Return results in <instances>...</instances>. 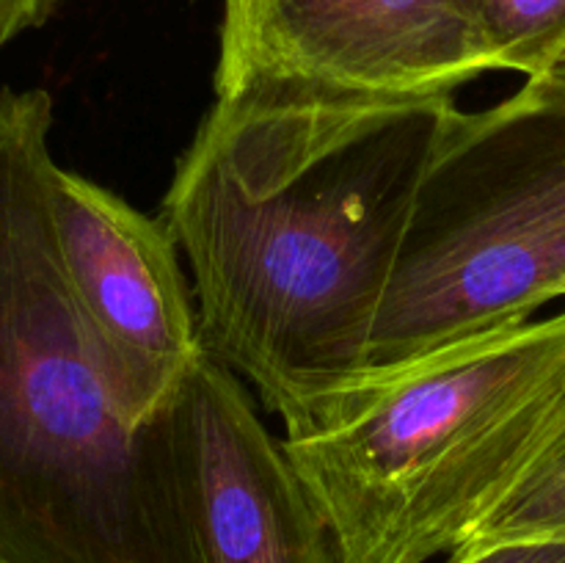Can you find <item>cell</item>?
<instances>
[{"label": "cell", "instance_id": "6da1fadb", "mask_svg": "<svg viewBox=\"0 0 565 563\" xmlns=\"http://www.w3.org/2000/svg\"><path fill=\"white\" fill-rule=\"evenodd\" d=\"M456 99L268 105L215 97L160 219L188 259L199 334L287 436L367 375L417 191Z\"/></svg>", "mask_w": 565, "mask_h": 563}, {"label": "cell", "instance_id": "7a4b0ae2", "mask_svg": "<svg viewBox=\"0 0 565 563\" xmlns=\"http://www.w3.org/2000/svg\"><path fill=\"white\" fill-rule=\"evenodd\" d=\"M53 97L0 86V563H204L185 390L116 401L53 221Z\"/></svg>", "mask_w": 565, "mask_h": 563}, {"label": "cell", "instance_id": "3957f363", "mask_svg": "<svg viewBox=\"0 0 565 563\" xmlns=\"http://www.w3.org/2000/svg\"><path fill=\"white\" fill-rule=\"evenodd\" d=\"M565 397V312L370 373L285 453L340 563H428L472 535Z\"/></svg>", "mask_w": 565, "mask_h": 563}, {"label": "cell", "instance_id": "277c9868", "mask_svg": "<svg viewBox=\"0 0 565 563\" xmlns=\"http://www.w3.org/2000/svg\"><path fill=\"white\" fill-rule=\"evenodd\" d=\"M565 296V88L452 110L417 191L370 373L527 323Z\"/></svg>", "mask_w": 565, "mask_h": 563}, {"label": "cell", "instance_id": "5b68a950", "mask_svg": "<svg viewBox=\"0 0 565 563\" xmlns=\"http://www.w3.org/2000/svg\"><path fill=\"white\" fill-rule=\"evenodd\" d=\"M483 72L458 0H224L215 97L425 103Z\"/></svg>", "mask_w": 565, "mask_h": 563}, {"label": "cell", "instance_id": "8992f818", "mask_svg": "<svg viewBox=\"0 0 565 563\" xmlns=\"http://www.w3.org/2000/svg\"><path fill=\"white\" fill-rule=\"evenodd\" d=\"M53 221L70 287L127 417L149 425L202 362L199 312L163 219L55 166Z\"/></svg>", "mask_w": 565, "mask_h": 563}, {"label": "cell", "instance_id": "52a82bcc", "mask_svg": "<svg viewBox=\"0 0 565 563\" xmlns=\"http://www.w3.org/2000/svg\"><path fill=\"white\" fill-rule=\"evenodd\" d=\"M185 408L204 563H340L323 513L241 375L204 353Z\"/></svg>", "mask_w": 565, "mask_h": 563}, {"label": "cell", "instance_id": "ba28073f", "mask_svg": "<svg viewBox=\"0 0 565 563\" xmlns=\"http://www.w3.org/2000/svg\"><path fill=\"white\" fill-rule=\"evenodd\" d=\"M469 42L486 72L539 77L565 50V0H458Z\"/></svg>", "mask_w": 565, "mask_h": 563}, {"label": "cell", "instance_id": "9c48e42d", "mask_svg": "<svg viewBox=\"0 0 565 563\" xmlns=\"http://www.w3.org/2000/svg\"><path fill=\"white\" fill-rule=\"evenodd\" d=\"M565 539V461L527 464L463 544Z\"/></svg>", "mask_w": 565, "mask_h": 563}, {"label": "cell", "instance_id": "30bf717a", "mask_svg": "<svg viewBox=\"0 0 565 563\" xmlns=\"http://www.w3.org/2000/svg\"><path fill=\"white\" fill-rule=\"evenodd\" d=\"M447 563H565V539H511L461 544Z\"/></svg>", "mask_w": 565, "mask_h": 563}, {"label": "cell", "instance_id": "8fae6325", "mask_svg": "<svg viewBox=\"0 0 565 563\" xmlns=\"http://www.w3.org/2000/svg\"><path fill=\"white\" fill-rule=\"evenodd\" d=\"M64 0H0V50L42 28Z\"/></svg>", "mask_w": 565, "mask_h": 563}, {"label": "cell", "instance_id": "7c38bea8", "mask_svg": "<svg viewBox=\"0 0 565 563\" xmlns=\"http://www.w3.org/2000/svg\"><path fill=\"white\" fill-rule=\"evenodd\" d=\"M539 81H546V83H555V86L565 88V50L561 59L555 61V64L550 66V70L544 72V75H539Z\"/></svg>", "mask_w": 565, "mask_h": 563}]
</instances>
